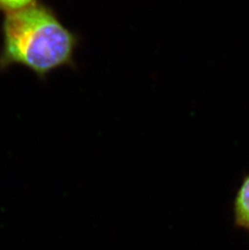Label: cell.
<instances>
[{"label": "cell", "instance_id": "3", "mask_svg": "<svg viewBox=\"0 0 249 250\" xmlns=\"http://www.w3.org/2000/svg\"><path fill=\"white\" fill-rule=\"evenodd\" d=\"M37 1L38 0H0V11L7 13L28 7Z\"/></svg>", "mask_w": 249, "mask_h": 250}, {"label": "cell", "instance_id": "1", "mask_svg": "<svg viewBox=\"0 0 249 250\" xmlns=\"http://www.w3.org/2000/svg\"><path fill=\"white\" fill-rule=\"evenodd\" d=\"M2 38L0 70L20 64L44 78L74 64L77 36L64 26L51 8L38 2L6 13Z\"/></svg>", "mask_w": 249, "mask_h": 250}, {"label": "cell", "instance_id": "2", "mask_svg": "<svg viewBox=\"0 0 249 250\" xmlns=\"http://www.w3.org/2000/svg\"><path fill=\"white\" fill-rule=\"evenodd\" d=\"M235 221L240 227L249 229V176L243 182L235 199Z\"/></svg>", "mask_w": 249, "mask_h": 250}]
</instances>
